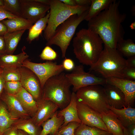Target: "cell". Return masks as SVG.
I'll use <instances>...</instances> for the list:
<instances>
[{"label": "cell", "instance_id": "obj_1", "mask_svg": "<svg viewBox=\"0 0 135 135\" xmlns=\"http://www.w3.org/2000/svg\"><path fill=\"white\" fill-rule=\"evenodd\" d=\"M120 1L114 0L109 6L88 21V29L97 34L104 44L116 49L118 42L124 39L125 32L122 24L126 14L119 11Z\"/></svg>", "mask_w": 135, "mask_h": 135}, {"label": "cell", "instance_id": "obj_2", "mask_svg": "<svg viewBox=\"0 0 135 135\" xmlns=\"http://www.w3.org/2000/svg\"><path fill=\"white\" fill-rule=\"evenodd\" d=\"M103 44L97 34L88 28H82L76 33L73 39L74 52L80 63L90 66L98 59Z\"/></svg>", "mask_w": 135, "mask_h": 135}, {"label": "cell", "instance_id": "obj_3", "mask_svg": "<svg viewBox=\"0 0 135 135\" xmlns=\"http://www.w3.org/2000/svg\"><path fill=\"white\" fill-rule=\"evenodd\" d=\"M126 60L117 51L104 44L103 50L97 61L89 70L106 78L114 77L124 78L122 74L126 67Z\"/></svg>", "mask_w": 135, "mask_h": 135}, {"label": "cell", "instance_id": "obj_4", "mask_svg": "<svg viewBox=\"0 0 135 135\" xmlns=\"http://www.w3.org/2000/svg\"><path fill=\"white\" fill-rule=\"evenodd\" d=\"M62 72L49 78L42 89L41 98L50 100L62 110L70 102L72 93L71 84Z\"/></svg>", "mask_w": 135, "mask_h": 135}, {"label": "cell", "instance_id": "obj_5", "mask_svg": "<svg viewBox=\"0 0 135 135\" xmlns=\"http://www.w3.org/2000/svg\"><path fill=\"white\" fill-rule=\"evenodd\" d=\"M50 6V16L44 33V38L47 42L53 36L60 25L72 15L81 14L88 10L90 6H70L60 0H51Z\"/></svg>", "mask_w": 135, "mask_h": 135}, {"label": "cell", "instance_id": "obj_6", "mask_svg": "<svg viewBox=\"0 0 135 135\" xmlns=\"http://www.w3.org/2000/svg\"><path fill=\"white\" fill-rule=\"evenodd\" d=\"M88 10L81 14L72 15L60 25L53 36L47 42L46 46L54 45L58 46L61 50L62 58H65L66 50L76 29L85 20Z\"/></svg>", "mask_w": 135, "mask_h": 135}, {"label": "cell", "instance_id": "obj_7", "mask_svg": "<svg viewBox=\"0 0 135 135\" xmlns=\"http://www.w3.org/2000/svg\"><path fill=\"white\" fill-rule=\"evenodd\" d=\"M77 100L88 106L100 115L108 112L109 106L103 86H90L75 93Z\"/></svg>", "mask_w": 135, "mask_h": 135}, {"label": "cell", "instance_id": "obj_8", "mask_svg": "<svg viewBox=\"0 0 135 135\" xmlns=\"http://www.w3.org/2000/svg\"><path fill=\"white\" fill-rule=\"evenodd\" d=\"M66 75L72 86V92L75 93L84 87L94 85L103 86L107 83L106 78L85 72L82 65L76 66L71 72Z\"/></svg>", "mask_w": 135, "mask_h": 135}, {"label": "cell", "instance_id": "obj_9", "mask_svg": "<svg viewBox=\"0 0 135 135\" xmlns=\"http://www.w3.org/2000/svg\"><path fill=\"white\" fill-rule=\"evenodd\" d=\"M22 66L32 71L39 79L42 89L46 81L50 78L62 72L64 69L62 64L48 61L43 63L31 62L28 58L23 62Z\"/></svg>", "mask_w": 135, "mask_h": 135}, {"label": "cell", "instance_id": "obj_10", "mask_svg": "<svg viewBox=\"0 0 135 135\" xmlns=\"http://www.w3.org/2000/svg\"><path fill=\"white\" fill-rule=\"evenodd\" d=\"M21 8V17L33 24L44 17L50 10V6L34 0H19Z\"/></svg>", "mask_w": 135, "mask_h": 135}, {"label": "cell", "instance_id": "obj_11", "mask_svg": "<svg viewBox=\"0 0 135 135\" xmlns=\"http://www.w3.org/2000/svg\"><path fill=\"white\" fill-rule=\"evenodd\" d=\"M18 69L21 74L20 82L22 87L38 102L41 99L42 89L38 78L32 71L22 66Z\"/></svg>", "mask_w": 135, "mask_h": 135}, {"label": "cell", "instance_id": "obj_12", "mask_svg": "<svg viewBox=\"0 0 135 135\" xmlns=\"http://www.w3.org/2000/svg\"><path fill=\"white\" fill-rule=\"evenodd\" d=\"M77 108L81 123L108 131L100 115L96 111L77 100Z\"/></svg>", "mask_w": 135, "mask_h": 135}, {"label": "cell", "instance_id": "obj_13", "mask_svg": "<svg viewBox=\"0 0 135 135\" xmlns=\"http://www.w3.org/2000/svg\"><path fill=\"white\" fill-rule=\"evenodd\" d=\"M38 102L37 111L31 118L35 124L39 127L52 116L59 108L56 104L49 100L41 98Z\"/></svg>", "mask_w": 135, "mask_h": 135}, {"label": "cell", "instance_id": "obj_14", "mask_svg": "<svg viewBox=\"0 0 135 135\" xmlns=\"http://www.w3.org/2000/svg\"><path fill=\"white\" fill-rule=\"evenodd\" d=\"M106 79L107 83L117 86L122 92L127 106H132L135 100V81L113 77Z\"/></svg>", "mask_w": 135, "mask_h": 135}, {"label": "cell", "instance_id": "obj_15", "mask_svg": "<svg viewBox=\"0 0 135 135\" xmlns=\"http://www.w3.org/2000/svg\"><path fill=\"white\" fill-rule=\"evenodd\" d=\"M103 86L110 106L117 109L127 106L125 95L118 88L108 83Z\"/></svg>", "mask_w": 135, "mask_h": 135}, {"label": "cell", "instance_id": "obj_16", "mask_svg": "<svg viewBox=\"0 0 135 135\" xmlns=\"http://www.w3.org/2000/svg\"><path fill=\"white\" fill-rule=\"evenodd\" d=\"M0 99L5 104L10 112L14 116L19 119L31 118L15 96L9 94L4 91Z\"/></svg>", "mask_w": 135, "mask_h": 135}, {"label": "cell", "instance_id": "obj_17", "mask_svg": "<svg viewBox=\"0 0 135 135\" xmlns=\"http://www.w3.org/2000/svg\"><path fill=\"white\" fill-rule=\"evenodd\" d=\"M57 116H63L64 118V123L61 127L65 126L72 122L81 123L78 116L77 100L75 92H72L70 103L64 108L58 111Z\"/></svg>", "mask_w": 135, "mask_h": 135}, {"label": "cell", "instance_id": "obj_18", "mask_svg": "<svg viewBox=\"0 0 135 135\" xmlns=\"http://www.w3.org/2000/svg\"><path fill=\"white\" fill-rule=\"evenodd\" d=\"M15 96L30 116L33 117L38 109V102L23 87Z\"/></svg>", "mask_w": 135, "mask_h": 135}, {"label": "cell", "instance_id": "obj_19", "mask_svg": "<svg viewBox=\"0 0 135 135\" xmlns=\"http://www.w3.org/2000/svg\"><path fill=\"white\" fill-rule=\"evenodd\" d=\"M108 130L112 135H124V127L116 116L111 111L100 115Z\"/></svg>", "mask_w": 135, "mask_h": 135}, {"label": "cell", "instance_id": "obj_20", "mask_svg": "<svg viewBox=\"0 0 135 135\" xmlns=\"http://www.w3.org/2000/svg\"><path fill=\"white\" fill-rule=\"evenodd\" d=\"M109 109L116 116L124 127L135 124V109L130 106L120 109L109 106Z\"/></svg>", "mask_w": 135, "mask_h": 135}, {"label": "cell", "instance_id": "obj_21", "mask_svg": "<svg viewBox=\"0 0 135 135\" xmlns=\"http://www.w3.org/2000/svg\"><path fill=\"white\" fill-rule=\"evenodd\" d=\"M29 56L22 49V52L16 55L5 54L0 56V68H18L22 66L24 61Z\"/></svg>", "mask_w": 135, "mask_h": 135}, {"label": "cell", "instance_id": "obj_22", "mask_svg": "<svg viewBox=\"0 0 135 135\" xmlns=\"http://www.w3.org/2000/svg\"><path fill=\"white\" fill-rule=\"evenodd\" d=\"M56 111L50 118L41 125L42 130L40 135H56L58 131L64 123L63 116H57Z\"/></svg>", "mask_w": 135, "mask_h": 135}, {"label": "cell", "instance_id": "obj_23", "mask_svg": "<svg viewBox=\"0 0 135 135\" xmlns=\"http://www.w3.org/2000/svg\"><path fill=\"white\" fill-rule=\"evenodd\" d=\"M1 22L6 26L8 32L22 30H29L34 24L21 17L8 18Z\"/></svg>", "mask_w": 135, "mask_h": 135}, {"label": "cell", "instance_id": "obj_24", "mask_svg": "<svg viewBox=\"0 0 135 135\" xmlns=\"http://www.w3.org/2000/svg\"><path fill=\"white\" fill-rule=\"evenodd\" d=\"M19 119L12 115L6 105L0 99V135Z\"/></svg>", "mask_w": 135, "mask_h": 135}, {"label": "cell", "instance_id": "obj_25", "mask_svg": "<svg viewBox=\"0 0 135 135\" xmlns=\"http://www.w3.org/2000/svg\"><path fill=\"white\" fill-rule=\"evenodd\" d=\"M17 129L21 130L29 135H40L42 130L36 126L32 118L19 119L12 125Z\"/></svg>", "mask_w": 135, "mask_h": 135}, {"label": "cell", "instance_id": "obj_26", "mask_svg": "<svg viewBox=\"0 0 135 135\" xmlns=\"http://www.w3.org/2000/svg\"><path fill=\"white\" fill-rule=\"evenodd\" d=\"M26 30H22L7 32L3 36L5 42L6 54H13Z\"/></svg>", "mask_w": 135, "mask_h": 135}, {"label": "cell", "instance_id": "obj_27", "mask_svg": "<svg viewBox=\"0 0 135 135\" xmlns=\"http://www.w3.org/2000/svg\"><path fill=\"white\" fill-rule=\"evenodd\" d=\"M49 16V12L44 17L34 24L29 29L26 39L30 43L38 38L42 31L44 30L48 23Z\"/></svg>", "mask_w": 135, "mask_h": 135}, {"label": "cell", "instance_id": "obj_28", "mask_svg": "<svg viewBox=\"0 0 135 135\" xmlns=\"http://www.w3.org/2000/svg\"><path fill=\"white\" fill-rule=\"evenodd\" d=\"M91 3L85 20L88 21L107 8L114 0H91Z\"/></svg>", "mask_w": 135, "mask_h": 135}, {"label": "cell", "instance_id": "obj_29", "mask_svg": "<svg viewBox=\"0 0 135 135\" xmlns=\"http://www.w3.org/2000/svg\"><path fill=\"white\" fill-rule=\"evenodd\" d=\"M116 49L123 56L128 58L135 56V44L130 39H124L118 42Z\"/></svg>", "mask_w": 135, "mask_h": 135}, {"label": "cell", "instance_id": "obj_30", "mask_svg": "<svg viewBox=\"0 0 135 135\" xmlns=\"http://www.w3.org/2000/svg\"><path fill=\"white\" fill-rule=\"evenodd\" d=\"M75 135H112L108 132L82 123L75 131Z\"/></svg>", "mask_w": 135, "mask_h": 135}, {"label": "cell", "instance_id": "obj_31", "mask_svg": "<svg viewBox=\"0 0 135 135\" xmlns=\"http://www.w3.org/2000/svg\"><path fill=\"white\" fill-rule=\"evenodd\" d=\"M3 7L6 10L19 17H21V6L19 0H4Z\"/></svg>", "mask_w": 135, "mask_h": 135}, {"label": "cell", "instance_id": "obj_32", "mask_svg": "<svg viewBox=\"0 0 135 135\" xmlns=\"http://www.w3.org/2000/svg\"><path fill=\"white\" fill-rule=\"evenodd\" d=\"M2 69V73L6 82L20 81L21 74L18 68H6Z\"/></svg>", "mask_w": 135, "mask_h": 135}, {"label": "cell", "instance_id": "obj_33", "mask_svg": "<svg viewBox=\"0 0 135 135\" xmlns=\"http://www.w3.org/2000/svg\"><path fill=\"white\" fill-rule=\"evenodd\" d=\"M80 123L76 122L68 123L66 126H61L56 135H75V131Z\"/></svg>", "mask_w": 135, "mask_h": 135}, {"label": "cell", "instance_id": "obj_34", "mask_svg": "<svg viewBox=\"0 0 135 135\" xmlns=\"http://www.w3.org/2000/svg\"><path fill=\"white\" fill-rule=\"evenodd\" d=\"M22 87L20 81L6 82L4 91L9 94L15 96Z\"/></svg>", "mask_w": 135, "mask_h": 135}, {"label": "cell", "instance_id": "obj_35", "mask_svg": "<svg viewBox=\"0 0 135 135\" xmlns=\"http://www.w3.org/2000/svg\"><path fill=\"white\" fill-rule=\"evenodd\" d=\"M40 57L42 60L52 61L57 58L58 55L56 52L50 46H46L43 50Z\"/></svg>", "mask_w": 135, "mask_h": 135}, {"label": "cell", "instance_id": "obj_36", "mask_svg": "<svg viewBox=\"0 0 135 135\" xmlns=\"http://www.w3.org/2000/svg\"><path fill=\"white\" fill-rule=\"evenodd\" d=\"M122 74L124 79L135 81V68L126 67L123 70Z\"/></svg>", "mask_w": 135, "mask_h": 135}, {"label": "cell", "instance_id": "obj_37", "mask_svg": "<svg viewBox=\"0 0 135 135\" xmlns=\"http://www.w3.org/2000/svg\"><path fill=\"white\" fill-rule=\"evenodd\" d=\"M18 16L12 14L10 12L5 10L2 6H0V21L5 19H8Z\"/></svg>", "mask_w": 135, "mask_h": 135}, {"label": "cell", "instance_id": "obj_38", "mask_svg": "<svg viewBox=\"0 0 135 135\" xmlns=\"http://www.w3.org/2000/svg\"><path fill=\"white\" fill-rule=\"evenodd\" d=\"M62 64L64 69L68 71H72L75 66L74 62L69 58H66L63 61Z\"/></svg>", "mask_w": 135, "mask_h": 135}, {"label": "cell", "instance_id": "obj_39", "mask_svg": "<svg viewBox=\"0 0 135 135\" xmlns=\"http://www.w3.org/2000/svg\"><path fill=\"white\" fill-rule=\"evenodd\" d=\"M6 54L5 42L3 36H0V56Z\"/></svg>", "mask_w": 135, "mask_h": 135}, {"label": "cell", "instance_id": "obj_40", "mask_svg": "<svg viewBox=\"0 0 135 135\" xmlns=\"http://www.w3.org/2000/svg\"><path fill=\"white\" fill-rule=\"evenodd\" d=\"M124 134V135H135V124L125 127Z\"/></svg>", "mask_w": 135, "mask_h": 135}, {"label": "cell", "instance_id": "obj_41", "mask_svg": "<svg viewBox=\"0 0 135 135\" xmlns=\"http://www.w3.org/2000/svg\"><path fill=\"white\" fill-rule=\"evenodd\" d=\"M2 135H18V130L13 126L7 129Z\"/></svg>", "mask_w": 135, "mask_h": 135}, {"label": "cell", "instance_id": "obj_42", "mask_svg": "<svg viewBox=\"0 0 135 135\" xmlns=\"http://www.w3.org/2000/svg\"><path fill=\"white\" fill-rule=\"evenodd\" d=\"M126 67L135 68V56L128 58L126 60Z\"/></svg>", "mask_w": 135, "mask_h": 135}, {"label": "cell", "instance_id": "obj_43", "mask_svg": "<svg viewBox=\"0 0 135 135\" xmlns=\"http://www.w3.org/2000/svg\"><path fill=\"white\" fill-rule=\"evenodd\" d=\"M6 82L2 73H0V97L4 91Z\"/></svg>", "mask_w": 135, "mask_h": 135}, {"label": "cell", "instance_id": "obj_44", "mask_svg": "<svg viewBox=\"0 0 135 135\" xmlns=\"http://www.w3.org/2000/svg\"><path fill=\"white\" fill-rule=\"evenodd\" d=\"M77 6H90L91 0H74Z\"/></svg>", "mask_w": 135, "mask_h": 135}, {"label": "cell", "instance_id": "obj_45", "mask_svg": "<svg viewBox=\"0 0 135 135\" xmlns=\"http://www.w3.org/2000/svg\"><path fill=\"white\" fill-rule=\"evenodd\" d=\"M7 32V29L5 25L0 21V36H4Z\"/></svg>", "mask_w": 135, "mask_h": 135}, {"label": "cell", "instance_id": "obj_46", "mask_svg": "<svg viewBox=\"0 0 135 135\" xmlns=\"http://www.w3.org/2000/svg\"><path fill=\"white\" fill-rule=\"evenodd\" d=\"M60 1L65 4L70 6H77L74 0H60Z\"/></svg>", "mask_w": 135, "mask_h": 135}, {"label": "cell", "instance_id": "obj_47", "mask_svg": "<svg viewBox=\"0 0 135 135\" xmlns=\"http://www.w3.org/2000/svg\"><path fill=\"white\" fill-rule=\"evenodd\" d=\"M36 1L44 4L50 5L51 0H34Z\"/></svg>", "mask_w": 135, "mask_h": 135}, {"label": "cell", "instance_id": "obj_48", "mask_svg": "<svg viewBox=\"0 0 135 135\" xmlns=\"http://www.w3.org/2000/svg\"><path fill=\"white\" fill-rule=\"evenodd\" d=\"M18 135H29L21 130H18Z\"/></svg>", "mask_w": 135, "mask_h": 135}, {"label": "cell", "instance_id": "obj_49", "mask_svg": "<svg viewBox=\"0 0 135 135\" xmlns=\"http://www.w3.org/2000/svg\"><path fill=\"white\" fill-rule=\"evenodd\" d=\"M130 29L132 30L135 29V22H132L130 26Z\"/></svg>", "mask_w": 135, "mask_h": 135}, {"label": "cell", "instance_id": "obj_50", "mask_svg": "<svg viewBox=\"0 0 135 135\" xmlns=\"http://www.w3.org/2000/svg\"><path fill=\"white\" fill-rule=\"evenodd\" d=\"M4 4V0H0V6H3Z\"/></svg>", "mask_w": 135, "mask_h": 135}, {"label": "cell", "instance_id": "obj_51", "mask_svg": "<svg viewBox=\"0 0 135 135\" xmlns=\"http://www.w3.org/2000/svg\"><path fill=\"white\" fill-rule=\"evenodd\" d=\"M132 10H132V13L134 15V10H135V6H134V7H132Z\"/></svg>", "mask_w": 135, "mask_h": 135}, {"label": "cell", "instance_id": "obj_52", "mask_svg": "<svg viewBox=\"0 0 135 135\" xmlns=\"http://www.w3.org/2000/svg\"><path fill=\"white\" fill-rule=\"evenodd\" d=\"M3 69L1 68H0V73L2 72Z\"/></svg>", "mask_w": 135, "mask_h": 135}, {"label": "cell", "instance_id": "obj_53", "mask_svg": "<svg viewBox=\"0 0 135 135\" xmlns=\"http://www.w3.org/2000/svg\"><path fill=\"white\" fill-rule=\"evenodd\" d=\"M48 135H49L48 134Z\"/></svg>", "mask_w": 135, "mask_h": 135}]
</instances>
